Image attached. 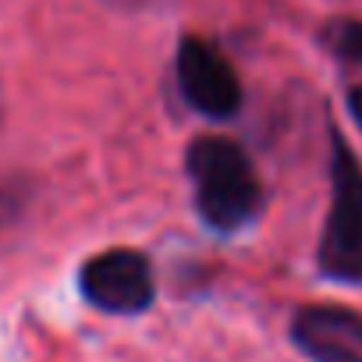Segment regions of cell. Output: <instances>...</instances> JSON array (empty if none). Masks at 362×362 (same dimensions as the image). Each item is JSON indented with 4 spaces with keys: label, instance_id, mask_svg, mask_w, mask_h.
Wrapping results in <instances>:
<instances>
[{
    "label": "cell",
    "instance_id": "1",
    "mask_svg": "<svg viewBox=\"0 0 362 362\" xmlns=\"http://www.w3.org/2000/svg\"><path fill=\"white\" fill-rule=\"evenodd\" d=\"M185 170L196 189V210L214 231H238L256 221L263 206V185L238 142L224 135L192 139Z\"/></svg>",
    "mask_w": 362,
    "mask_h": 362
},
{
    "label": "cell",
    "instance_id": "2",
    "mask_svg": "<svg viewBox=\"0 0 362 362\" xmlns=\"http://www.w3.org/2000/svg\"><path fill=\"white\" fill-rule=\"evenodd\" d=\"M316 259L330 281L362 284V163L341 132H330V210Z\"/></svg>",
    "mask_w": 362,
    "mask_h": 362
},
{
    "label": "cell",
    "instance_id": "3",
    "mask_svg": "<svg viewBox=\"0 0 362 362\" xmlns=\"http://www.w3.org/2000/svg\"><path fill=\"white\" fill-rule=\"evenodd\" d=\"M78 288L89 305L114 316H132L153 305L156 277L139 249H107L78 270Z\"/></svg>",
    "mask_w": 362,
    "mask_h": 362
},
{
    "label": "cell",
    "instance_id": "4",
    "mask_svg": "<svg viewBox=\"0 0 362 362\" xmlns=\"http://www.w3.org/2000/svg\"><path fill=\"white\" fill-rule=\"evenodd\" d=\"M177 86L199 114L206 117H235L242 107V82L231 68V61L203 36H185L177 43Z\"/></svg>",
    "mask_w": 362,
    "mask_h": 362
},
{
    "label": "cell",
    "instance_id": "5",
    "mask_svg": "<svg viewBox=\"0 0 362 362\" xmlns=\"http://www.w3.org/2000/svg\"><path fill=\"white\" fill-rule=\"evenodd\" d=\"M291 341L313 362H362V316L334 305H309L295 316Z\"/></svg>",
    "mask_w": 362,
    "mask_h": 362
},
{
    "label": "cell",
    "instance_id": "6",
    "mask_svg": "<svg viewBox=\"0 0 362 362\" xmlns=\"http://www.w3.org/2000/svg\"><path fill=\"white\" fill-rule=\"evenodd\" d=\"M327 43H330L334 57H341L348 68L358 71V82L348 86V107L362 128V22H334L327 29Z\"/></svg>",
    "mask_w": 362,
    "mask_h": 362
}]
</instances>
